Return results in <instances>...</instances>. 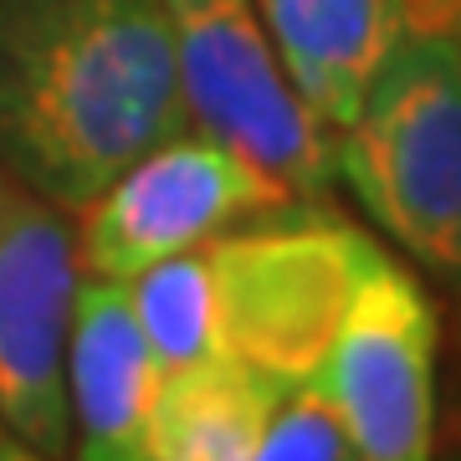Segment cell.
<instances>
[{
  "label": "cell",
  "mask_w": 461,
  "mask_h": 461,
  "mask_svg": "<svg viewBox=\"0 0 461 461\" xmlns=\"http://www.w3.org/2000/svg\"><path fill=\"white\" fill-rule=\"evenodd\" d=\"M159 0H0V169L57 211L180 133Z\"/></svg>",
  "instance_id": "cell-1"
},
{
  "label": "cell",
  "mask_w": 461,
  "mask_h": 461,
  "mask_svg": "<svg viewBox=\"0 0 461 461\" xmlns=\"http://www.w3.org/2000/svg\"><path fill=\"white\" fill-rule=\"evenodd\" d=\"M339 180L430 277L461 287V41L411 21L333 144Z\"/></svg>",
  "instance_id": "cell-2"
},
{
  "label": "cell",
  "mask_w": 461,
  "mask_h": 461,
  "mask_svg": "<svg viewBox=\"0 0 461 461\" xmlns=\"http://www.w3.org/2000/svg\"><path fill=\"white\" fill-rule=\"evenodd\" d=\"M375 251L354 221L323 211V200L221 230L205 241V262L226 354L287 390L318 379Z\"/></svg>",
  "instance_id": "cell-3"
},
{
  "label": "cell",
  "mask_w": 461,
  "mask_h": 461,
  "mask_svg": "<svg viewBox=\"0 0 461 461\" xmlns=\"http://www.w3.org/2000/svg\"><path fill=\"white\" fill-rule=\"evenodd\" d=\"M180 72L185 118L251 165L277 175L297 200H323L339 180L329 129L308 113L257 0H159Z\"/></svg>",
  "instance_id": "cell-4"
},
{
  "label": "cell",
  "mask_w": 461,
  "mask_h": 461,
  "mask_svg": "<svg viewBox=\"0 0 461 461\" xmlns=\"http://www.w3.org/2000/svg\"><path fill=\"white\" fill-rule=\"evenodd\" d=\"M318 384L359 461H436L441 313L395 257H369Z\"/></svg>",
  "instance_id": "cell-5"
},
{
  "label": "cell",
  "mask_w": 461,
  "mask_h": 461,
  "mask_svg": "<svg viewBox=\"0 0 461 461\" xmlns=\"http://www.w3.org/2000/svg\"><path fill=\"white\" fill-rule=\"evenodd\" d=\"M293 190L211 133H169L87 200L77 262L87 277L133 282L175 251L205 247L251 215L293 205Z\"/></svg>",
  "instance_id": "cell-6"
},
{
  "label": "cell",
  "mask_w": 461,
  "mask_h": 461,
  "mask_svg": "<svg viewBox=\"0 0 461 461\" xmlns=\"http://www.w3.org/2000/svg\"><path fill=\"white\" fill-rule=\"evenodd\" d=\"M77 236L57 205L21 190L0 221V426L41 456H67V329L77 303Z\"/></svg>",
  "instance_id": "cell-7"
},
{
  "label": "cell",
  "mask_w": 461,
  "mask_h": 461,
  "mask_svg": "<svg viewBox=\"0 0 461 461\" xmlns=\"http://www.w3.org/2000/svg\"><path fill=\"white\" fill-rule=\"evenodd\" d=\"M159 359L133 318L129 282L83 277L67 329V411L77 461H149Z\"/></svg>",
  "instance_id": "cell-8"
},
{
  "label": "cell",
  "mask_w": 461,
  "mask_h": 461,
  "mask_svg": "<svg viewBox=\"0 0 461 461\" xmlns=\"http://www.w3.org/2000/svg\"><path fill=\"white\" fill-rule=\"evenodd\" d=\"M277 62L329 133L348 129L390 47L411 26L405 0H257Z\"/></svg>",
  "instance_id": "cell-9"
},
{
  "label": "cell",
  "mask_w": 461,
  "mask_h": 461,
  "mask_svg": "<svg viewBox=\"0 0 461 461\" xmlns=\"http://www.w3.org/2000/svg\"><path fill=\"white\" fill-rule=\"evenodd\" d=\"M287 384L236 354L190 369H159L149 405V461H251Z\"/></svg>",
  "instance_id": "cell-10"
},
{
  "label": "cell",
  "mask_w": 461,
  "mask_h": 461,
  "mask_svg": "<svg viewBox=\"0 0 461 461\" xmlns=\"http://www.w3.org/2000/svg\"><path fill=\"white\" fill-rule=\"evenodd\" d=\"M129 297H133V318H139L159 369H190V364H205L215 354H226L205 247L175 251L165 262L144 267L129 282Z\"/></svg>",
  "instance_id": "cell-11"
},
{
  "label": "cell",
  "mask_w": 461,
  "mask_h": 461,
  "mask_svg": "<svg viewBox=\"0 0 461 461\" xmlns=\"http://www.w3.org/2000/svg\"><path fill=\"white\" fill-rule=\"evenodd\" d=\"M251 461H359V456H354V441H348L333 400L323 395V384L308 379V384H293L277 400Z\"/></svg>",
  "instance_id": "cell-12"
},
{
  "label": "cell",
  "mask_w": 461,
  "mask_h": 461,
  "mask_svg": "<svg viewBox=\"0 0 461 461\" xmlns=\"http://www.w3.org/2000/svg\"><path fill=\"white\" fill-rule=\"evenodd\" d=\"M446 456L461 461V313L451 323V400H446Z\"/></svg>",
  "instance_id": "cell-13"
},
{
  "label": "cell",
  "mask_w": 461,
  "mask_h": 461,
  "mask_svg": "<svg viewBox=\"0 0 461 461\" xmlns=\"http://www.w3.org/2000/svg\"><path fill=\"white\" fill-rule=\"evenodd\" d=\"M411 5V21H430V26H451L456 16V0H405Z\"/></svg>",
  "instance_id": "cell-14"
},
{
  "label": "cell",
  "mask_w": 461,
  "mask_h": 461,
  "mask_svg": "<svg viewBox=\"0 0 461 461\" xmlns=\"http://www.w3.org/2000/svg\"><path fill=\"white\" fill-rule=\"evenodd\" d=\"M0 461H57V456H41L26 441H0Z\"/></svg>",
  "instance_id": "cell-15"
},
{
  "label": "cell",
  "mask_w": 461,
  "mask_h": 461,
  "mask_svg": "<svg viewBox=\"0 0 461 461\" xmlns=\"http://www.w3.org/2000/svg\"><path fill=\"white\" fill-rule=\"evenodd\" d=\"M16 200H21V185L11 180V175H5V169H0V221H5V215L16 211Z\"/></svg>",
  "instance_id": "cell-16"
},
{
  "label": "cell",
  "mask_w": 461,
  "mask_h": 461,
  "mask_svg": "<svg viewBox=\"0 0 461 461\" xmlns=\"http://www.w3.org/2000/svg\"><path fill=\"white\" fill-rule=\"evenodd\" d=\"M451 32H456V41H461V0H456V16H451Z\"/></svg>",
  "instance_id": "cell-17"
}]
</instances>
